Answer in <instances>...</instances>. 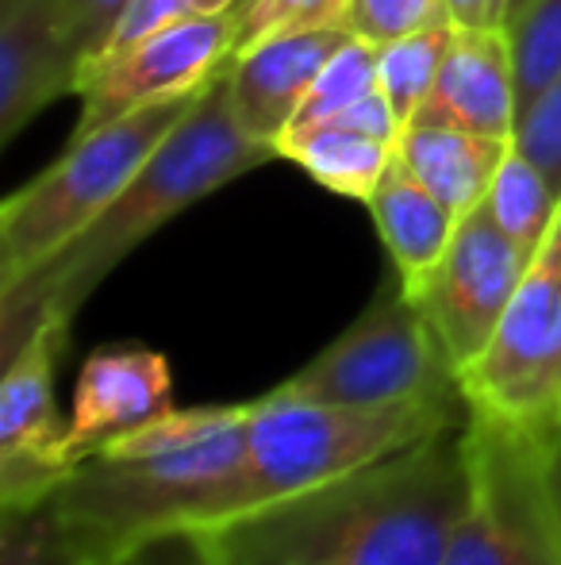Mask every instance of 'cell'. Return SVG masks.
Returning a JSON list of instances; mask_svg holds the SVG:
<instances>
[{"instance_id":"83f0119b","label":"cell","mask_w":561,"mask_h":565,"mask_svg":"<svg viewBox=\"0 0 561 565\" xmlns=\"http://www.w3.org/2000/svg\"><path fill=\"white\" fill-rule=\"evenodd\" d=\"M242 0H131V8L123 12L120 28H116L112 43H108L105 54H116L123 46L139 43V39L154 35L162 28H173V23H188V20H204V15H219L227 8H239ZM100 54V58H105Z\"/></svg>"},{"instance_id":"d6a6232c","label":"cell","mask_w":561,"mask_h":565,"mask_svg":"<svg viewBox=\"0 0 561 565\" xmlns=\"http://www.w3.org/2000/svg\"><path fill=\"white\" fill-rule=\"evenodd\" d=\"M128 565H131V562H128Z\"/></svg>"},{"instance_id":"484cf974","label":"cell","mask_w":561,"mask_h":565,"mask_svg":"<svg viewBox=\"0 0 561 565\" xmlns=\"http://www.w3.org/2000/svg\"><path fill=\"white\" fill-rule=\"evenodd\" d=\"M511 147L531 158L561 193V74L519 113Z\"/></svg>"},{"instance_id":"ba28073f","label":"cell","mask_w":561,"mask_h":565,"mask_svg":"<svg viewBox=\"0 0 561 565\" xmlns=\"http://www.w3.org/2000/svg\"><path fill=\"white\" fill-rule=\"evenodd\" d=\"M462 396L473 416L539 439L561 427V209L488 350L462 373Z\"/></svg>"},{"instance_id":"52a82bcc","label":"cell","mask_w":561,"mask_h":565,"mask_svg":"<svg viewBox=\"0 0 561 565\" xmlns=\"http://www.w3.org/2000/svg\"><path fill=\"white\" fill-rule=\"evenodd\" d=\"M281 388L300 401L366 404V408L465 401L454 362L397 274L381 285L374 305L343 335L327 342L289 381H281Z\"/></svg>"},{"instance_id":"ffe728a7","label":"cell","mask_w":561,"mask_h":565,"mask_svg":"<svg viewBox=\"0 0 561 565\" xmlns=\"http://www.w3.org/2000/svg\"><path fill=\"white\" fill-rule=\"evenodd\" d=\"M485 204L496 224L504 227V235H511L524 250L535 254L542 246V238L550 235V227H554L561 193L550 185L547 173L531 158H524L511 147Z\"/></svg>"},{"instance_id":"44dd1931","label":"cell","mask_w":561,"mask_h":565,"mask_svg":"<svg viewBox=\"0 0 561 565\" xmlns=\"http://www.w3.org/2000/svg\"><path fill=\"white\" fill-rule=\"evenodd\" d=\"M0 565H97L54 504L0 508Z\"/></svg>"},{"instance_id":"9a60e30c","label":"cell","mask_w":561,"mask_h":565,"mask_svg":"<svg viewBox=\"0 0 561 565\" xmlns=\"http://www.w3.org/2000/svg\"><path fill=\"white\" fill-rule=\"evenodd\" d=\"M82 70L58 28L54 0H0V147L46 105L77 93Z\"/></svg>"},{"instance_id":"4dcf8cb0","label":"cell","mask_w":561,"mask_h":565,"mask_svg":"<svg viewBox=\"0 0 561 565\" xmlns=\"http://www.w3.org/2000/svg\"><path fill=\"white\" fill-rule=\"evenodd\" d=\"M547 481H550V500H554V515L561 531V427L547 439Z\"/></svg>"},{"instance_id":"603a6c76","label":"cell","mask_w":561,"mask_h":565,"mask_svg":"<svg viewBox=\"0 0 561 565\" xmlns=\"http://www.w3.org/2000/svg\"><path fill=\"white\" fill-rule=\"evenodd\" d=\"M516 51L519 113L561 74V0H531L508 23Z\"/></svg>"},{"instance_id":"8fae6325","label":"cell","mask_w":561,"mask_h":565,"mask_svg":"<svg viewBox=\"0 0 561 565\" xmlns=\"http://www.w3.org/2000/svg\"><path fill=\"white\" fill-rule=\"evenodd\" d=\"M531 258V250L504 235L488 204H477L457 220L454 238L431 277L408 292L431 320L442 350L454 362L457 381L488 350Z\"/></svg>"},{"instance_id":"6da1fadb","label":"cell","mask_w":561,"mask_h":565,"mask_svg":"<svg viewBox=\"0 0 561 565\" xmlns=\"http://www.w3.org/2000/svg\"><path fill=\"white\" fill-rule=\"evenodd\" d=\"M465 504L462 427L201 531L212 565H442Z\"/></svg>"},{"instance_id":"4316f807","label":"cell","mask_w":561,"mask_h":565,"mask_svg":"<svg viewBox=\"0 0 561 565\" xmlns=\"http://www.w3.org/2000/svg\"><path fill=\"white\" fill-rule=\"evenodd\" d=\"M439 15H446V0H350L346 28L362 43L389 46Z\"/></svg>"},{"instance_id":"1f68e13d","label":"cell","mask_w":561,"mask_h":565,"mask_svg":"<svg viewBox=\"0 0 561 565\" xmlns=\"http://www.w3.org/2000/svg\"><path fill=\"white\" fill-rule=\"evenodd\" d=\"M527 4H531V0H511V15H508V23H511V20H516V15H519V12H524V8H527Z\"/></svg>"},{"instance_id":"8992f818","label":"cell","mask_w":561,"mask_h":565,"mask_svg":"<svg viewBox=\"0 0 561 565\" xmlns=\"http://www.w3.org/2000/svg\"><path fill=\"white\" fill-rule=\"evenodd\" d=\"M462 447L465 504L442 565H561L547 439L470 412Z\"/></svg>"},{"instance_id":"277c9868","label":"cell","mask_w":561,"mask_h":565,"mask_svg":"<svg viewBox=\"0 0 561 565\" xmlns=\"http://www.w3.org/2000/svg\"><path fill=\"white\" fill-rule=\"evenodd\" d=\"M470 419L465 401L423 404H320L270 388L250 401L247 454L239 473L216 497L201 531L224 527L242 515L266 512L292 497L350 477L392 454L462 427ZM193 531V535H201Z\"/></svg>"},{"instance_id":"ac0fdd59","label":"cell","mask_w":561,"mask_h":565,"mask_svg":"<svg viewBox=\"0 0 561 565\" xmlns=\"http://www.w3.org/2000/svg\"><path fill=\"white\" fill-rule=\"evenodd\" d=\"M366 209L374 216L385 250H389L397 281L404 285V292H416L446 254L457 216L400 158H392L385 178L369 193Z\"/></svg>"},{"instance_id":"7c38bea8","label":"cell","mask_w":561,"mask_h":565,"mask_svg":"<svg viewBox=\"0 0 561 565\" xmlns=\"http://www.w3.org/2000/svg\"><path fill=\"white\" fill-rule=\"evenodd\" d=\"M173 412V377L165 354L136 342L100 347L85 358L69 404V447L82 466L89 454Z\"/></svg>"},{"instance_id":"2e32d148","label":"cell","mask_w":561,"mask_h":565,"mask_svg":"<svg viewBox=\"0 0 561 565\" xmlns=\"http://www.w3.org/2000/svg\"><path fill=\"white\" fill-rule=\"evenodd\" d=\"M427 108L473 131L511 139L519 119V85L508 28H457Z\"/></svg>"},{"instance_id":"30bf717a","label":"cell","mask_w":561,"mask_h":565,"mask_svg":"<svg viewBox=\"0 0 561 565\" xmlns=\"http://www.w3.org/2000/svg\"><path fill=\"white\" fill-rule=\"evenodd\" d=\"M69 323H35L20 350L4 362L0 377V508H35L54 500L77 469L69 447V419H62L54 377Z\"/></svg>"},{"instance_id":"5b68a950","label":"cell","mask_w":561,"mask_h":565,"mask_svg":"<svg viewBox=\"0 0 561 565\" xmlns=\"http://www.w3.org/2000/svg\"><path fill=\"white\" fill-rule=\"evenodd\" d=\"M201 93L158 100L97 127L93 135L69 139L58 162L15 189L0 204V292L28 281L97 224L147 158L162 147L165 135L193 113Z\"/></svg>"},{"instance_id":"3957f363","label":"cell","mask_w":561,"mask_h":565,"mask_svg":"<svg viewBox=\"0 0 561 565\" xmlns=\"http://www.w3.org/2000/svg\"><path fill=\"white\" fill-rule=\"evenodd\" d=\"M273 158H281L278 150L242 131L224 66L204 85L193 113L165 135L162 147L131 178V185L116 196L112 209L77 243H69L58 258L35 269L28 281L0 292V358L8 362L46 316L74 323L93 289L139 243H147L154 231H162L173 216L224 189L227 181L242 178Z\"/></svg>"},{"instance_id":"e0dca14e","label":"cell","mask_w":561,"mask_h":565,"mask_svg":"<svg viewBox=\"0 0 561 565\" xmlns=\"http://www.w3.org/2000/svg\"><path fill=\"white\" fill-rule=\"evenodd\" d=\"M508 150L511 139L473 131V127H462L457 119L423 108L400 131L397 158L462 220L465 212L488 201Z\"/></svg>"},{"instance_id":"d4e9b609","label":"cell","mask_w":561,"mask_h":565,"mask_svg":"<svg viewBox=\"0 0 561 565\" xmlns=\"http://www.w3.org/2000/svg\"><path fill=\"white\" fill-rule=\"evenodd\" d=\"M54 4H58L62 39H66L77 70L85 74V70L108 51V43H112L116 28H120L131 0H54Z\"/></svg>"},{"instance_id":"d6986e66","label":"cell","mask_w":561,"mask_h":565,"mask_svg":"<svg viewBox=\"0 0 561 565\" xmlns=\"http://www.w3.org/2000/svg\"><path fill=\"white\" fill-rule=\"evenodd\" d=\"M454 31H457L454 20L439 15V20H431L427 28L381 46V93H385V100H389L400 127H408L427 105H431Z\"/></svg>"},{"instance_id":"9c48e42d","label":"cell","mask_w":561,"mask_h":565,"mask_svg":"<svg viewBox=\"0 0 561 565\" xmlns=\"http://www.w3.org/2000/svg\"><path fill=\"white\" fill-rule=\"evenodd\" d=\"M242 4L204 20L173 23L116 54L97 58L82 74L74 97H82L74 139L93 135L112 119L139 113L158 100L201 93L239 51Z\"/></svg>"},{"instance_id":"f1b7e54d","label":"cell","mask_w":561,"mask_h":565,"mask_svg":"<svg viewBox=\"0 0 561 565\" xmlns=\"http://www.w3.org/2000/svg\"><path fill=\"white\" fill-rule=\"evenodd\" d=\"M131 565H212L204 546L196 543V535H165L147 543L131 558Z\"/></svg>"},{"instance_id":"4fadbf2b","label":"cell","mask_w":561,"mask_h":565,"mask_svg":"<svg viewBox=\"0 0 561 565\" xmlns=\"http://www.w3.org/2000/svg\"><path fill=\"white\" fill-rule=\"evenodd\" d=\"M350 39L354 35L346 28H323L235 51V58L227 62V82H231V105L242 131L278 150V139L300 116L315 77Z\"/></svg>"},{"instance_id":"f546056e","label":"cell","mask_w":561,"mask_h":565,"mask_svg":"<svg viewBox=\"0 0 561 565\" xmlns=\"http://www.w3.org/2000/svg\"><path fill=\"white\" fill-rule=\"evenodd\" d=\"M454 28H508L511 0H446Z\"/></svg>"},{"instance_id":"7a4b0ae2","label":"cell","mask_w":561,"mask_h":565,"mask_svg":"<svg viewBox=\"0 0 561 565\" xmlns=\"http://www.w3.org/2000/svg\"><path fill=\"white\" fill-rule=\"evenodd\" d=\"M247 404H201L89 454L54 492V512L97 565H128L147 543L193 535L247 454Z\"/></svg>"},{"instance_id":"cb8c5ba5","label":"cell","mask_w":561,"mask_h":565,"mask_svg":"<svg viewBox=\"0 0 561 565\" xmlns=\"http://www.w3.org/2000/svg\"><path fill=\"white\" fill-rule=\"evenodd\" d=\"M346 15H350V0H242L239 51L278 35H296V31L346 28Z\"/></svg>"},{"instance_id":"5bb4252c","label":"cell","mask_w":561,"mask_h":565,"mask_svg":"<svg viewBox=\"0 0 561 565\" xmlns=\"http://www.w3.org/2000/svg\"><path fill=\"white\" fill-rule=\"evenodd\" d=\"M400 131L404 127L397 124L385 93L377 89L338 116L289 127L278 139V154L300 166L315 185L366 204L397 158Z\"/></svg>"},{"instance_id":"7402d4cb","label":"cell","mask_w":561,"mask_h":565,"mask_svg":"<svg viewBox=\"0 0 561 565\" xmlns=\"http://www.w3.org/2000/svg\"><path fill=\"white\" fill-rule=\"evenodd\" d=\"M377 89H381V46L350 39L346 46H338V54L315 77L312 93L304 97L292 127L346 113V108H354L358 100H366Z\"/></svg>"}]
</instances>
